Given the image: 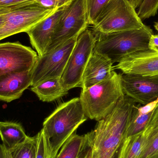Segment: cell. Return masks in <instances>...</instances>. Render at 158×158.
I'll return each mask as SVG.
<instances>
[{
  "label": "cell",
  "instance_id": "6da1fadb",
  "mask_svg": "<svg viewBox=\"0 0 158 158\" xmlns=\"http://www.w3.org/2000/svg\"><path fill=\"white\" fill-rule=\"evenodd\" d=\"M136 104L124 95L113 110L98 121L91 134L89 158H113L117 155L124 138L134 106Z\"/></svg>",
  "mask_w": 158,
  "mask_h": 158
},
{
  "label": "cell",
  "instance_id": "7a4b0ae2",
  "mask_svg": "<svg viewBox=\"0 0 158 158\" xmlns=\"http://www.w3.org/2000/svg\"><path fill=\"white\" fill-rule=\"evenodd\" d=\"M79 98L60 105L45 119L42 130L50 158H56L59 150L77 129L87 119Z\"/></svg>",
  "mask_w": 158,
  "mask_h": 158
},
{
  "label": "cell",
  "instance_id": "3957f363",
  "mask_svg": "<svg viewBox=\"0 0 158 158\" xmlns=\"http://www.w3.org/2000/svg\"><path fill=\"white\" fill-rule=\"evenodd\" d=\"M153 33L149 27L145 26L139 29L97 34L94 51L107 57L113 64L118 63L129 55L149 50Z\"/></svg>",
  "mask_w": 158,
  "mask_h": 158
},
{
  "label": "cell",
  "instance_id": "277c9868",
  "mask_svg": "<svg viewBox=\"0 0 158 158\" xmlns=\"http://www.w3.org/2000/svg\"><path fill=\"white\" fill-rule=\"evenodd\" d=\"M124 95L120 74L114 71L109 78L82 90L79 98L85 116L98 121L113 110Z\"/></svg>",
  "mask_w": 158,
  "mask_h": 158
},
{
  "label": "cell",
  "instance_id": "5b68a950",
  "mask_svg": "<svg viewBox=\"0 0 158 158\" xmlns=\"http://www.w3.org/2000/svg\"><path fill=\"white\" fill-rule=\"evenodd\" d=\"M145 26L128 0H110L99 14L92 31L97 35L139 29Z\"/></svg>",
  "mask_w": 158,
  "mask_h": 158
},
{
  "label": "cell",
  "instance_id": "8992f818",
  "mask_svg": "<svg viewBox=\"0 0 158 158\" xmlns=\"http://www.w3.org/2000/svg\"><path fill=\"white\" fill-rule=\"evenodd\" d=\"M57 9L44 7L34 1L2 9L0 13L3 14L4 20L0 27V40L18 33L27 32Z\"/></svg>",
  "mask_w": 158,
  "mask_h": 158
},
{
  "label": "cell",
  "instance_id": "52a82bcc",
  "mask_svg": "<svg viewBox=\"0 0 158 158\" xmlns=\"http://www.w3.org/2000/svg\"><path fill=\"white\" fill-rule=\"evenodd\" d=\"M96 41L94 31L87 28L79 35L61 78L62 85L67 92L75 87H81L83 74Z\"/></svg>",
  "mask_w": 158,
  "mask_h": 158
},
{
  "label": "cell",
  "instance_id": "ba28073f",
  "mask_svg": "<svg viewBox=\"0 0 158 158\" xmlns=\"http://www.w3.org/2000/svg\"><path fill=\"white\" fill-rule=\"evenodd\" d=\"M79 36L58 45L43 56H38L31 70V86L47 79L61 78Z\"/></svg>",
  "mask_w": 158,
  "mask_h": 158
},
{
  "label": "cell",
  "instance_id": "9c48e42d",
  "mask_svg": "<svg viewBox=\"0 0 158 158\" xmlns=\"http://www.w3.org/2000/svg\"><path fill=\"white\" fill-rule=\"evenodd\" d=\"M89 25L84 0H72L56 24L46 52L80 35Z\"/></svg>",
  "mask_w": 158,
  "mask_h": 158
},
{
  "label": "cell",
  "instance_id": "30bf717a",
  "mask_svg": "<svg viewBox=\"0 0 158 158\" xmlns=\"http://www.w3.org/2000/svg\"><path fill=\"white\" fill-rule=\"evenodd\" d=\"M38 57L31 48L19 42L0 43V76L31 70Z\"/></svg>",
  "mask_w": 158,
  "mask_h": 158
},
{
  "label": "cell",
  "instance_id": "8fae6325",
  "mask_svg": "<svg viewBox=\"0 0 158 158\" xmlns=\"http://www.w3.org/2000/svg\"><path fill=\"white\" fill-rule=\"evenodd\" d=\"M120 74L123 94L135 103L145 106L158 99V77Z\"/></svg>",
  "mask_w": 158,
  "mask_h": 158
},
{
  "label": "cell",
  "instance_id": "7c38bea8",
  "mask_svg": "<svg viewBox=\"0 0 158 158\" xmlns=\"http://www.w3.org/2000/svg\"><path fill=\"white\" fill-rule=\"evenodd\" d=\"M125 74L158 77V52L141 51L123 57L114 67Z\"/></svg>",
  "mask_w": 158,
  "mask_h": 158
},
{
  "label": "cell",
  "instance_id": "4fadbf2b",
  "mask_svg": "<svg viewBox=\"0 0 158 158\" xmlns=\"http://www.w3.org/2000/svg\"><path fill=\"white\" fill-rule=\"evenodd\" d=\"M69 4L57 8L26 32L39 56H43L47 52L56 24Z\"/></svg>",
  "mask_w": 158,
  "mask_h": 158
},
{
  "label": "cell",
  "instance_id": "5bb4252c",
  "mask_svg": "<svg viewBox=\"0 0 158 158\" xmlns=\"http://www.w3.org/2000/svg\"><path fill=\"white\" fill-rule=\"evenodd\" d=\"M107 57L93 52L82 77L81 87L85 90L112 76L114 67Z\"/></svg>",
  "mask_w": 158,
  "mask_h": 158
},
{
  "label": "cell",
  "instance_id": "9a60e30c",
  "mask_svg": "<svg viewBox=\"0 0 158 158\" xmlns=\"http://www.w3.org/2000/svg\"><path fill=\"white\" fill-rule=\"evenodd\" d=\"M31 70L11 72L0 76V100L10 102L19 98L24 91L31 86Z\"/></svg>",
  "mask_w": 158,
  "mask_h": 158
},
{
  "label": "cell",
  "instance_id": "2e32d148",
  "mask_svg": "<svg viewBox=\"0 0 158 158\" xmlns=\"http://www.w3.org/2000/svg\"><path fill=\"white\" fill-rule=\"evenodd\" d=\"M91 146L90 132L81 135L75 132L63 145L56 158H89Z\"/></svg>",
  "mask_w": 158,
  "mask_h": 158
},
{
  "label": "cell",
  "instance_id": "e0dca14e",
  "mask_svg": "<svg viewBox=\"0 0 158 158\" xmlns=\"http://www.w3.org/2000/svg\"><path fill=\"white\" fill-rule=\"evenodd\" d=\"M31 89L43 102H52L68 93L64 89L61 78H58L43 81L31 86Z\"/></svg>",
  "mask_w": 158,
  "mask_h": 158
},
{
  "label": "cell",
  "instance_id": "ac0fdd59",
  "mask_svg": "<svg viewBox=\"0 0 158 158\" xmlns=\"http://www.w3.org/2000/svg\"><path fill=\"white\" fill-rule=\"evenodd\" d=\"M0 136L2 144L8 150L22 143L28 137L20 123L12 122H0Z\"/></svg>",
  "mask_w": 158,
  "mask_h": 158
},
{
  "label": "cell",
  "instance_id": "d6986e66",
  "mask_svg": "<svg viewBox=\"0 0 158 158\" xmlns=\"http://www.w3.org/2000/svg\"><path fill=\"white\" fill-rule=\"evenodd\" d=\"M149 135L143 132L123 139L116 158H139L140 154L148 139Z\"/></svg>",
  "mask_w": 158,
  "mask_h": 158
},
{
  "label": "cell",
  "instance_id": "ffe728a7",
  "mask_svg": "<svg viewBox=\"0 0 158 158\" xmlns=\"http://www.w3.org/2000/svg\"><path fill=\"white\" fill-rule=\"evenodd\" d=\"M154 110L149 112H142L141 106L135 104L131 113L124 139L143 133L147 126Z\"/></svg>",
  "mask_w": 158,
  "mask_h": 158
},
{
  "label": "cell",
  "instance_id": "44dd1931",
  "mask_svg": "<svg viewBox=\"0 0 158 158\" xmlns=\"http://www.w3.org/2000/svg\"><path fill=\"white\" fill-rule=\"evenodd\" d=\"M37 135L28 136L22 143L9 150L13 158H36L37 154Z\"/></svg>",
  "mask_w": 158,
  "mask_h": 158
},
{
  "label": "cell",
  "instance_id": "7402d4cb",
  "mask_svg": "<svg viewBox=\"0 0 158 158\" xmlns=\"http://www.w3.org/2000/svg\"><path fill=\"white\" fill-rule=\"evenodd\" d=\"M110 0H84L89 25L94 26L104 6Z\"/></svg>",
  "mask_w": 158,
  "mask_h": 158
},
{
  "label": "cell",
  "instance_id": "603a6c76",
  "mask_svg": "<svg viewBox=\"0 0 158 158\" xmlns=\"http://www.w3.org/2000/svg\"><path fill=\"white\" fill-rule=\"evenodd\" d=\"M158 153V131L150 134L139 158H152Z\"/></svg>",
  "mask_w": 158,
  "mask_h": 158
},
{
  "label": "cell",
  "instance_id": "cb8c5ba5",
  "mask_svg": "<svg viewBox=\"0 0 158 158\" xmlns=\"http://www.w3.org/2000/svg\"><path fill=\"white\" fill-rule=\"evenodd\" d=\"M158 10V0H143L139 6L137 15L141 19L154 16Z\"/></svg>",
  "mask_w": 158,
  "mask_h": 158
},
{
  "label": "cell",
  "instance_id": "d4e9b609",
  "mask_svg": "<svg viewBox=\"0 0 158 158\" xmlns=\"http://www.w3.org/2000/svg\"><path fill=\"white\" fill-rule=\"evenodd\" d=\"M37 135L38 136V141L36 158H50L47 153L46 144L42 130H41Z\"/></svg>",
  "mask_w": 158,
  "mask_h": 158
},
{
  "label": "cell",
  "instance_id": "484cf974",
  "mask_svg": "<svg viewBox=\"0 0 158 158\" xmlns=\"http://www.w3.org/2000/svg\"><path fill=\"white\" fill-rule=\"evenodd\" d=\"M35 1L44 7L56 9L66 5L72 0H35Z\"/></svg>",
  "mask_w": 158,
  "mask_h": 158
},
{
  "label": "cell",
  "instance_id": "4316f807",
  "mask_svg": "<svg viewBox=\"0 0 158 158\" xmlns=\"http://www.w3.org/2000/svg\"><path fill=\"white\" fill-rule=\"evenodd\" d=\"M158 131V102L154 108L150 120L144 131L150 134Z\"/></svg>",
  "mask_w": 158,
  "mask_h": 158
},
{
  "label": "cell",
  "instance_id": "83f0119b",
  "mask_svg": "<svg viewBox=\"0 0 158 158\" xmlns=\"http://www.w3.org/2000/svg\"><path fill=\"white\" fill-rule=\"evenodd\" d=\"M35 0H0V11L14 5L32 2Z\"/></svg>",
  "mask_w": 158,
  "mask_h": 158
},
{
  "label": "cell",
  "instance_id": "f1b7e54d",
  "mask_svg": "<svg viewBox=\"0 0 158 158\" xmlns=\"http://www.w3.org/2000/svg\"><path fill=\"white\" fill-rule=\"evenodd\" d=\"M148 49L154 52H158V35L152 34L149 40Z\"/></svg>",
  "mask_w": 158,
  "mask_h": 158
},
{
  "label": "cell",
  "instance_id": "f546056e",
  "mask_svg": "<svg viewBox=\"0 0 158 158\" xmlns=\"http://www.w3.org/2000/svg\"><path fill=\"white\" fill-rule=\"evenodd\" d=\"M0 158H13L9 150L2 144H0Z\"/></svg>",
  "mask_w": 158,
  "mask_h": 158
},
{
  "label": "cell",
  "instance_id": "4dcf8cb0",
  "mask_svg": "<svg viewBox=\"0 0 158 158\" xmlns=\"http://www.w3.org/2000/svg\"><path fill=\"white\" fill-rule=\"evenodd\" d=\"M135 8L140 6L143 0H128Z\"/></svg>",
  "mask_w": 158,
  "mask_h": 158
},
{
  "label": "cell",
  "instance_id": "1f68e13d",
  "mask_svg": "<svg viewBox=\"0 0 158 158\" xmlns=\"http://www.w3.org/2000/svg\"><path fill=\"white\" fill-rule=\"evenodd\" d=\"M4 20V16L3 14L0 13V27L3 23Z\"/></svg>",
  "mask_w": 158,
  "mask_h": 158
},
{
  "label": "cell",
  "instance_id": "d6a6232c",
  "mask_svg": "<svg viewBox=\"0 0 158 158\" xmlns=\"http://www.w3.org/2000/svg\"><path fill=\"white\" fill-rule=\"evenodd\" d=\"M155 27L157 31H158V22L156 23L155 25Z\"/></svg>",
  "mask_w": 158,
  "mask_h": 158
},
{
  "label": "cell",
  "instance_id": "836d02e7",
  "mask_svg": "<svg viewBox=\"0 0 158 158\" xmlns=\"http://www.w3.org/2000/svg\"><path fill=\"white\" fill-rule=\"evenodd\" d=\"M152 158H158V153L156 155H155V156Z\"/></svg>",
  "mask_w": 158,
  "mask_h": 158
},
{
  "label": "cell",
  "instance_id": "e575fe53",
  "mask_svg": "<svg viewBox=\"0 0 158 158\" xmlns=\"http://www.w3.org/2000/svg\"><path fill=\"white\" fill-rule=\"evenodd\" d=\"M116 156H117V155H116V156H115L113 158H116Z\"/></svg>",
  "mask_w": 158,
  "mask_h": 158
},
{
  "label": "cell",
  "instance_id": "d590c367",
  "mask_svg": "<svg viewBox=\"0 0 158 158\" xmlns=\"http://www.w3.org/2000/svg\"></svg>",
  "mask_w": 158,
  "mask_h": 158
}]
</instances>
